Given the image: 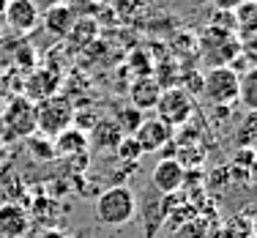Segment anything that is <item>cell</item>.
<instances>
[{
  "instance_id": "cell-19",
  "label": "cell",
  "mask_w": 257,
  "mask_h": 238,
  "mask_svg": "<svg viewBox=\"0 0 257 238\" xmlns=\"http://www.w3.org/2000/svg\"><path fill=\"white\" fill-rule=\"evenodd\" d=\"M143 121H145V118H143V112H140L137 107H132V104H128V107L120 109V118L115 121V124L120 126V132H123L126 137H132V134L140 129V124H143Z\"/></svg>"
},
{
  "instance_id": "cell-15",
  "label": "cell",
  "mask_w": 257,
  "mask_h": 238,
  "mask_svg": "<svg viewBox=\"0 0 257 238\" xmlns=\"http://www.w3.org/2000/svg\"><path fill=\"white\" fill-rule=\"evenodd\" d=\"M126 134L120 132V126L115 124L112 118H101V121H96L93 124V134L88 137V143H93L96 148H118V143L123 140Z\"/></svg>"
},
{
  "instance_id": "cell-9",
  "label": "cell",
  "mask_w": 257,
  "mask_h": 238,
  "mask_svg": "<svg viewBox=\"0 0 257 238\" xmlns=\"http://www.w3.org/2000/svg\"><path fill=\"white\" fill-rule=\"evenodd\" d=\"M162 85H159L156 77L143 74V77H134L132 88H128V99H132V107H137L140 112L145 109H156V101L162 96Z\"/></svg>"
},
{
  "instance_id": "cell-10",
  "label": "cell",
  "mask_w": 257,
  "mask_h": 238,
  "mask_svg": "<svg viewBox=\"0 0 257 238\" xmlns=\"http://www.w3.org/2000/svg\"><path fill=\"white\" fill-rule=\"evenodd\" d=\"M30 230V216L20 203L0 205V235L3 238H22Z\"/></svg>"
},
{
  "instance_id": "cell-6",
  "label": "cell",
  "mask_w": 257,
  "mask_h": 238,
  "mask_svg": "<svg viewBox=\"0 0 257 238\" xmlns=\"http://www.w3.org/2000/svg\"><path fill=\"white\" fill-rule=\"evenodd\" d=\"M132 137H134V143L140 145L143 154H156V151H162L167 143H173V129L159 118H145Z\"/></svg>"
},
{
  "instance_id": "cell-4",
  "label": "cell",
  "mask_w": 257,
  "mask_h": 238,
  "mask_svg": "<svg viewBox=\"0 0 257 238\" xmlns=\"http://www.w3.org/2000/svg\"><path fill=\"white\" fill-rule=\"evenodd\" d=\"M194 115V96H189L186 88L173 85V88H164L162 96L156 101V118L164 121L170 129H178V126L189 124V118Z\"/></svg>"
},
{
  "instance_id": "cell-1",
  "label": "cell",
  "mask_w": 257,
  "mask_h": 238,
  "mask_svg": "<svg viewBox=\"0 0 257 238\" xmlns=\"http://www.w3.org/2000/svg\"><path fill=\"white\" fill-rule=\"evenodd\" d=\"M134 213H137V197L123 184L109 186L96 200V222L104 227H123L134 219Z\"/></svg>"
},
{
  "instance_id": "cell-20",
  "label": "cell",
  "mask_w": 257,
  "mask_h": 238,
  "mask_svg": "<svg viewBox=\"0 0 257 238\" xmlns=\"http://www.w3.org/2000/svg\"><path fill=\"white\" fill-rule=\"evenodd\" d=\"M115 151H118V156L123 159L126 164H134L140 156H143V151H140L137 143H134V137H123V140L118 143V148H115Z\"/></svg>"
},
{
  "instance_id": "cell-7",
  "label": "cell",
  "mask_w": 257,
  "mask_h": 238,
  "mask_svg": "<svg viewBox=\"0 0 257 238\" xmlns=\"http://www.w3.org/2000/svg\"><path fill=\"white\" fill-rule=\"evenodd\" d=\"M183 181H186L183 164L178 162V159H173V156L162 159V162L154 167V173H151V184H154V189H156L159 194L178 192V189L183 186Z\"/></svg>"
},
{
  "instance_id": "cell-18",
  "label": "cell",
  "mask_w": 257,
  "mask_h": 238,
  "mask_svg": "<svg viewBox=\"0 0 257 238\" xmlns=\"http://www.w3.org/2000/svg\"><path fill=\"white\" fill-rule=\"evenodd\" d=\"M238 101L249 112H257V69H249L238 77Z\"/></svg>"
},
{
  "instance_id": "cell-26",
  "label": "cell",
  "mask_w": 257,
  "mask_h": 238,
  "mask_svg": "<svg viewBox=\"0 0 257 238\" xmlns=\"http://www.w3.org/2000/svg\"><path fill=\"white\" fill-rule=\"evenodd\" d=\"M254 3H257V0H254Z\"/></svg>"
},
{
  "instance_id": "cell-24",
  "label": "cell",
  "mask_w": 257,
  "mask_h": 238,
  "mask_svg": "<svg viewBox=\"0 0 257 238\" xmlns=\"http://www.w3.org/2000/svg\"><path fill=\"white\" fill-rule=\"evenodd\" d=\"M39 238H66V235L60 233V230H47V233H41Z\"/></svg>"
},
{
  "instance_id": "cell-22",
  "label": "cell",
  "mask_w": 257,
  "mask_h": 238,
  "mask_svg": "<svg viewBox=\"0 0 257 238\" xmlns=\"http://www.w3.org/2000/svg\"><path fill=\"white\" fill-rule=\"evenodd\" d=\"M28 143H30V151H33V154H39L41 159H50V156H55V148H52V143L41 145L44 140H28Z\"/></svg>"
},
{
  "instance_id": "cell-16",
  "label": "cell",
  "mask_w": 257,
  "mask_h": 238,
  "mask_svg": "<svg viewBox=\"0 0 257 238\" xmlns=\"http://www.w3.org/2000/svg\"><path fill=\"white\" fill-rule=\"evenodd\" d=\"M232 28H235L238 39H249L257 36V3L254 0H243L235 11H232Z\"/></svg>"
},
{
  "instance_id": "cell-21",
  "label": "cell",
  "mask_w": 257,
  "mask_h": 238,
  "mask_svg": "<svg viewBox=\"0 0 257 238\" xmlns=\"http://www.w3.org/2000/svg\"><path fill=\"white\" fill-rule=\"evenodd\" d=\"M241 55L252 63V69H257V36H249L241 41Z\"/></svg>"
},
{
  "instance_id": "cell-11",
  "label": "cell",
  "mask_w": 257,
  "mask_h": 238,
  "mask_svg": "<svg viewBox=\"0 0 257 238\" xmlns=\"http://www.w3.org/2000/svg\"><path fill=\"white\" fill-rule=\"evenodd\" d=\"M74 9L66 3H58V6H50V9L44 11V17H41V22H44V30L55 39H66L69 36V30L74 28Z\"/></svg>"
},
{
  "instance_id": "cell-13",
  "label": "cell",
  "mask_w": 257,
  "mask_h": 238,
  "mask_svg": "<svg viewBox=\"0 0 257 238\" xmlns=\"http://www.w3.org/2000/svg\"><path fill=\"white\" fill-rule=\"evenodd\" d=\"M6 121H9L11 132L17 134H30V129H36V107L33 101H28L25 96L22 99H14L6 112Z\"/></svg>"
},
{
  "instance_id": "cell-8",
  "label": "cell",
  "mask_w": 257,
  "mask_h": 238,
  "mask_svg": "<svg viewBox=\"0 0 257 238\" xmlns=\"http://www.w3.org/2000/svg\"><path fill=\"white\" fill-rule=\"evenodd\" d=\"M6 22L20 33H28L39 25V6L33 0H6L3 6Z\"/></svg>"
},
{
  "instance_id": "cell-23",
  "label": "cell",
  "mask_w": 257,
  "mask_h": 238,
  "mask_svg": "<svg viewBox=\"0 0 257 238\" xmlns=\"http://www.w3.org/2000/svg\"><path fill=\"white\" fill-rule=\"evenodd\" d=\"M213 6H216L219 11H227V14H232V11L238 9V6L243 3V0H211Z\"/></svg>"
},
{
  "instance_id": "cell-3",
  "label": "cell",
  "mask_w": 257,
  "mask_h": 238,
  "mask_svg": "<svg viewBox=\"0 0 257 238\" xmlns=\"http://www.w3.org/2000/svg\"><path fill=\"white\" fill-rule=\"evenodd\" d=\"M238 71H232L230 66H211L203 74V99L211 107H230L238 101Z\"/></svg>"
},
{
  "instance_id": "cell-14",
  "label": "cell",
  "mask_w": 257,
  "mask_h": 238,
  "mask_svg": "<svg viewBox=\"0 0 257 238\" xmlns=\"http://www.w3.org/2000/svg\"><path fill=\"white\" fill-rule=\"evenodd\" d=\"M88 134H85L82 129H66L63 134H58L55 137V143H52V148H55V154L58 156H77V154H85L88 151Z\"/></svg>"
},
{
  "instance_id": "cell-17",
  "label": "cell",
  "mask_w": 257,
  "mask_h": 238,
  "mask_svg": "<svg viewBox=\"0 0 257 238\" xmlns=\"http://www.w3.org/2000/svg\"><path fill=\"white\" fill-rule=\"evenodd\" d=\"M96 33H99V25H96L93 17H79V20H74V28L69 30L66 39H69V44L74 50H82V47H88L96 39Z\"/></svg>"
},
{
  "instance_id": "cell-2",
  "label": "cell",
  "mask_w": 257,
  "mask_h": 238,
  "mask_svg": "<svg viewBox=\"0 0 257 238\" xmlns=\"http://www.w3.org/2000/svg\"><path fill=\"white\" fill-rule=\"evenodd\" d=\"M74 104L69 96L55 93L50 99L36 104V129L44 134L47 140H55L58 134H63L66 129L74 126Z\"/></svg>"
},
{
  "instance_id": "cell-12",
  "label": "cell",
  "mask_w": 257,
  "mask_h": 238,
  "mask_svg": "<svg viewBox=\"0 0 257 238\" xmlns=\"http://www.w3.org/2000/svg\"><path fill=\"white\" fill-rule=\"evenodd\" d=\"M58 85H60V77L55 74V71L50 69H39V71H33L28 79V96L25 99L28 101H44V99H50V96L58 93Z\"/></svg>"
},
{
  "instance_id": "cell-25",
  "label": "cell",
  "mask_w": 257,
  "mask_h": 238,
  "mask_svg": "<svg viewBox=\"0 0 257 238\" xmlns=\"http://www.w3.org/2000/svg\"><path fill=\"white\" fill-rule=\"evenodd\" d=\"M252 238H257V230H254V233H252Z\"/></svg>"
},
{
  "instance_id": "cell-5",
  "label": "cell",
  "mask_w": 257,
  "mask_h": 238,
  "mask_svg": "<svg viewBox=\"0 0 257 238\" xmlns=\"http://www.w3.org/2000/svg\"><path fill=\"white\" fill-rule=\"evenodd\" d=\"M203 50L208 52L205 60L213 58V66H230L227 60L241 55V39L232 36V30H227V28L211 25L203 36Z\"/></svg>"
}]
</instances>
